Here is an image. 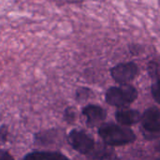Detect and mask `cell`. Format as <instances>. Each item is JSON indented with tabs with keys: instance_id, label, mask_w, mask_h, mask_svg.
<instances>
[{
	"instance_id": "52a82bcc",
	"label": "cell",
	"mask_w": 160,
	"mask_h": 160,
	"mask_svg": "<svg viewBox=\"0 0 160 160\" xmlns=\"http://www.w3.org/2000/svg\"><path fill=\"white\" fill-rule=\"evenodd\" d=\"M141 116L137 111L134 110H120L116 113V119L119 123L124 126H130L134 125L139 122Z\"/></svg>"
},
{
	"instance_id": "30bf717a",
	"label": "cell",
	"mask_w": 160,
	"mask_h": 160,
	"mask_svg": "<svg viewBox=\"0 0 160 160\" xmlns=\"http://www.w3.org/2000/svg\"><path fill=\"white\" fill-rule=\"evenodd\" d=\"M0 160H14L13 158L6 151L0 150Z\"/></svg>"
},
{
	"instance_id": "8fae6325",
	"label": "cell",
	"mask_w": 160,
	"mask_h": 160,
	"mask_svg": "<svg viewBox=\"0 0 160 160\" xmlns=\"http://www.w3.org/2000/svg\"><path fill=\"white\" fill-rule=\"evenodd\" d=\"M66 118L68 121H70V120H73L74 119V112L71 111V110H67L66 111Z\"/></svg>"
},
{
	"instance_id": "5b68a950",
	"label": "cell",
	"mask_w": 160,
	"mask_h": 160,
	"mask_svg": "<svg viewBox=\"0 0 160 160\" xmlns=\"http://www.w3.org/2000/svg\"><path fill=\"white\" fill-rule=\"evenodd\" d=\"M143 128L150 132L160 131V111L157 108L148 109L142 118Z\"/></svg>"
},
{
	"instance_id": "9c48e42d",
	"label": "cell",
	"mask_w": 160,
	"mask_h": 160,
	"mask_svg": "<svg viewBox=\"0 0 160 160\" xmlns=\"http://www.w3.org/2000/svg\"><path fill=\"white\" fill-rule=\"evenodd\" d=\"M152 93L154 98L160 103V80L158 81L152 87Z\"/></svg>"
},
{
	"instance_id": "277c9868",
	"label": "cell",
	"mask_w": 160,
	"mask_h": 160,
	"mask_svg": "<svg viewBox=\"0 0 160 160\" xmlns=\"http://www.w3.org/2000/svg\"><path fill=\"white\" fill-rule=\"evenodd\" d=\"M112 76L117 82L127 84L131 82L138 74V67L134 63H123L115 66L111 70Z\"/></svg>"
},
{
	"instance_id": "8992f818",
	"label": "cell",
	"mask_w": 160,
	"mask_h": 160,
	"mask_svg": "<svg viewBox=\"0 0 160 160\" xmlns=\"http://www.w3.org/2000/svg\"><path fill=\"white\" fill-rule=\"evenodd\" d=\"M82 113L86 117L87 123L90 126L97 125L98 123L103 121L106 117L105 111L102 108L98 106H95V105H89L85 107Z\"/></svg>"
},
{
	"instance_id": "3957f363",
	"label": "cell",
	"mask_w": 160,
	"mask_h": 160,
	"mask_svg": "<svg viewBox=\"0 0 160 160\" xmlns=\"http://www.w3.org/2000/svg\"><path fill=\"white\" fill-rule=\"evenodd\" d=\"M70 145L81 154H88L93 151L95 143L90 136L83 131L73 130L68 135Z\"/></svg>"
},
{
	"instance_id": "6da1fadb",
	"label": "cell",
	"mask_w": 160,
	"mask_h": 160,
	"mask_svg": "<svg viewBox=\"0 0 160 160\" xmlns=\"http://www.w3.org/2000/svg\"><path fill=\"white\" fill-rule=\"evenodd\" d=\"M99 135L109 145H123L131 142L135 139L134 133L126 128L115 125H103L99 128Z\"/></svg>"
},
{
	"instance_id": "7a4b0ae2",
	"label": "cell",
	"mask_w": 160,
	"mask_h": 160,
	"mask_svg": "<svg viewBox=\"0 0 160 160\" xmlns=\"http://www.w3.org/2000/svg\"><path fill=\"white\" fill-rule=\"evenodd\" d=\"M137 98V91L131 85L112 87L106 94V100L109 104L116 107H125L133 102Z\"/></svg>"
},
{
	"instance_id": "ba28073f",
	"label": "cell",
	"mask_w": 160,
	"mask_h": 160,
	"mask_svg": "<svg viewBox=\"0 0 160 160\" xmlns=\"http://www.w3.org/2000/svg\"><path fill=\"white\" fill-rule=\"evenodd\" d=\"M23 160H69L67 157L56 152H34L28 154Z\"/></svg>"
}]
</instances>
